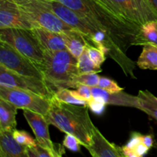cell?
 Masks as SVG:
<instances>
[{
	"instance_id": "6da1fadb",
	"label": "cell",
	"mask_w": 157,
	"mask_h": 157,
	"mask_svg": "<svg viewBox=\"0 0 157 157\" xmlns=\"http://www.w3.org/2000/svg\"><path fill=\"white\" fill-rule=\"evenodd\" d=\"M62 21L85 36L87 44L102 50L116 61L127 77L136 78L135 63L127 55L117 43L104 29L92 22L87 16L81 15L58 2V0H42Z\"/></svg>"
},
{
	"instance_id": "7a4b0ae2",
	"label": "cell",
	"mask_w": 157,
	"mask_h": 157,
	"mask_svg": "<svg viewBox=\"0 0 157 157\" xmlns=\"http://www.w3.org/2000/svg\"><path fill=\"white\" fill-rule=\"evenodd\" d=\"M58 1L79 15L87 16L92 22L106 31L126 52L134 44L140 32L141 27L115 15L98 0Z\"/></svg>"
},
{
	"instance_id": "3957f363",
	"label": "cell",
	"mask_w": 157,
	"mask_h": 157,
	"mask_svg": "<svg viewBox=\"0 0 157 157\" xmlns=\"http://www.w3.org/2000/svg\"><path fill=\"white\" fill-rule=\"evenodd\" d=\"M88 108L86 105L62 102L53 97L45 118L49 124L61 131L75 135L81 141V145L87 149L92 144L94 127L89 116Z\"/></svg>"
},
{
	"instance_id": "277c9868",
	"label": "cell",
	"mask_w": 157,
	"mask_h": 157,
	"mask_svg": "<svg viewBox=\"0 0 157 157\" xmlns=\"http://www.w3.org/2000/svg\"><path fill=\"white\" fill-rule=\"evenodd\" d=\"M44 50V61L38 66L44 75V81L52 92L73 88L75 77L80 75L78 58L68 50Z\"/></svg>"
},
{
	"instance_id": "5b68a950",
	"label": "cell",
	"mask_w": 157,
	"mask_h": 157,
	"mask_svg": "<svg viewBox=\"0 0 157 157\" xmlns=\"http://www.w3.org/2000/svg\"><path fill=\"white\" fill-rule=\"evenodd\" d=\"M110 12L141 27L157 21V10L150 0H98Z\"/></svg>"
},
{
	"instance_id": "8992f818",
	"label": "cell",
	"mask_w": 157,
	"mask_h": 157,
	"mask_svg": "<svg viewBox=\"0 0 157 157\" xmlns=\"http://www.w3.org/2000/svg\"><path fill=\"white\" fill-rule=\"evenodd\" d=\"M15 2L34 28H44L60 33L75 29L54 13L42 0H15Z\"/></svg>"
},
{
	"instance_id": "52a82bcc",
	"label": "cell",
	"mask_w": 157,
	"mask_h": 157,
	"mask_svg": "<svg viewBox=\"0 0 157 157\" xmlns=\"http://www.w3.org/2000/svg\"><path fill=\"white\" fill-rule=\"evenodd\" d=\"M0 41L32 60L37 66L44 61V50L31 29L8 28L0 29Z\"/></svg>"
},
{
	"instance_id": "ba28073f",
	"label": "cell",
	"mask_w": 157,
	"mask_h": 157,
	"mask_svg": "<svg viewBox=\"0 0 157 157\" xmlns=\"http://www.w3.org/2000/svg\"><path fill=\"white\" fill-rule=\"evenodd\" d=\"M0 98L8 101L18 109L37 112L45 117L51 107V100L33 92L15 87L0 86Z\"/></svg>"
},
{
	"instance_id": "9c48e42d",
	"label": "cell",
	"mask_w": 157,
	"mask_h": 157,
	"mask_svg": "<svg viewBox=\"0 0 157 157\" xmlns=\"http://www.w3.org/2000/svg\"><path fill=\"white\" fill-rule=\"evenodd\" d=\"M0 64L18 75L44 81L42 72L32 60L2 41H0Z\"/></svg>"
},
{
	"instance_id": "30bf717a",
	"label": "cell",
	"mask_w": 157,
	"mask_h": 157,
	"mask_svg": "<svg viewBox=\"0 0 157 157\" xmlns=\"http://www.w3.org/2000/svg\"><path fill=\"white\" fill-rule=\"evenodd\" d=\"M0 86L22 89L52 99L54 93L43 80L18 75L0 64Z\"/></svg>"
},
{
	"instance_id": "8fae6325",
	"label": "cell",
	"mask_w": 157,
	"mask_h": 157,
	"mask_svg": "<svg viewBox=\"0 0 157 157\" xmlns=\"http://www.w3.org/2000/svg\"><path fill=\"white\" fill-rule=\"evenodd\" d=\"M23 114L35 136L37 144L48 150L55 157H61L65 153L64 146L55 144L52 141L48 131L49 123L43 115L24 109Z\"/></svg>"
},
{
	"instance_id": "7c38bea8",
	"label": "cell",
	"mask_w": 157,
	"mask_h": 157,
	"mask_svg": "<svg viewBox=\"0 0 157 157\" xmlns=\"http://www.w3.org/2000/svg\"><path fill=\"white\" fill-rule=\"evenodd\" d=\"M8 28L33 29L15 0H0V29Z\"/></svg>"
},
{
	"instance_id": "4fadbf2b",
	"label": "cell",
	"mask_w": 157,
	"mask_h": 157,
	"mask_svg": "<svg viewBox=\"0 0 157 157\" xmlns=\"http://www.w3.org/2000/svg\"><path fill=\"white\" fill-rule=\"evenodd\" d=\"M94 157H123L122 147L109 142L96 127H94L92 144L87 149Z\"/></svg>"
},
{
	"instance_id": "5bb4252c",
	"label": "cell",
	"mask_w": 157,
	"mask_h": 157,
	"mask_svg": "<svg viewBox=\"0 0 157 157\" xmlns=\"http://www.w3.org/2000/svg\"><path fill=\"white\" fill-rule=\"evenodd\" d=\"M92 98H100L106 104L124 106L138 109V98L136 96L128 94L123 90L116 93H110L99 87H91Z\"/></svg>"
},
{
	"instance_id": "9a60e30c",
	"label": "cell",
	"mask_w": 157,
	"mask_h": 157,
	"mask_svg": "<svg viewBox=\"0 0 157 157\" xmlns=\"http://www.w3.org/2000/svg\"><path fill=\"white\" fill-rule=\"evenodd\" d=\"M31 30L44 50H67L64 38L60 32H53L40 27L33 28Z\"/></svg>"
},
{
	"instance_id": "2e32d148",
	"label": "cell",
	"mask_w": 157,
	"mask_h": 157,
	"mask_svg": "<svg viewBox=\"0 0 157 157\" xmlns=\"http://www.w3.org/2000/svg\"><path fill=\"white\" fill-rule=\"evenodd\" d=\"M29 147L17 142L12 131L0 132V156L28 157Z\"/></svg>"
},
{
	"instance_id": "e0dca14e",
	"label": "cell",
	"mask_w": 157,
	"mask_h": 157,
	"mask_svg": "<svg viewBox=\"0 0 157 157\" xmlns=\"http://www.w3.org/2000/svg\"><path fill=\"white\" fill-rule=\"evenodd\" d=\"M18 107L12 103L0 98V132L16 130V119Z\"/></svg>"
},
{
	"instance_id": "ac0fdd59",
	"label": "cell",
	"mask_w": 157,
	"mask_h": 157,
	"mask_svg": "<svg viewBox=\"0 0 157 157\" xmlns=\"http://www.w3.org/2000/svg\"><path fill=\"white\" fill-rule=\"evenodd\" d=\"M65 41L67 49L75 57L78 58L83 53L85 48L88 45L85 36L76 29L61 32Z\"/></svg>"
},
{
	"instance_id": "d6986e66",
	"label": "cell",
	"mask_w": 157,
	"mask_h": 157,
	"mask_svg": "<svg viewBox=\"0 0 157 157\" xmlns=\"http://www.w3.org/2000/svg\"><path fill=\"white\" fill-rule=\"evenodd\" d=\"M136 64L141 69L157 70V45L153 44L143 45V51Z\"/></svg>"
},
{
	"instance_id": "ffe728a7",
	"label": "cell",
	"mask_w": 157,
	"mask_h": 157,
	"mask_svg": "<svg viewBox=\"0 0 157 157\" xmlns=\"http://www.w3.org/2000/svg\"><path fill=\"white\" fill-rule=\"evenodd\" d=\"M138 109L157 121V98L149 90H140L137 96Z\"/></svg>"
},
{
	"instance_id": "44dd1931",
	"label": "cell",
	"mask_w": 157,
	"mask_h": 157,
	"mask_svg": "<svg viewBox=\"0 0 157 157\" xmlns=\"http://www.w3.org/2000/svg\"><path fill=\"white\" fill-rule=\"evenodd\" d=\"M153 44L157 45V21H150L141 26L140 32L133 45Z\"/></svg>"
},
{
	"instance_id": "7402d4cb",
	"label": "cell",
	"mask_w": 157,
	"mask_h": 157,
	"mask_svg": "<svg viewBox=\"0 0 157 157\" xmlns=\"http://www.w3.org/2000/svg\"><path fill=\"white\" fill-rule=\"evenodd\" d=\"M78 68L79 74L99 73L101 72V67H98L94 63L89 56L87 46L85 48L81 56L78 58Z\"/></svg>"
},
{
	"instance_id": "603a6c76",
	"label": "cell",
	"mask_w": 157,
	"mask_h": 157,
	"mask_svg": "<svg viewBox=\"0 0 157 157\" xmlns=\"http://www.w3.org/2000/svg\"><path fill=\"white\" fill-rule=\"evenodd\" d=\"M99 75L98 73L80 74L75 77L73 81V89H76L80 84L89 86V87H98L100 81Z\"/></svg>"
},
{
	"instance_id": "cb8c5ba5",
	"label": "cell",
	"mask_w": 157,
	"mask_h": 157,
	"mask_svg": "<svg viewBox=\"0 0 157 157\" xmlns=\"http://www.w3.org/2000/svg\"><path fill=\"white\" fill-rule=\"evenodd\" d=\"M54 97L56 99L64 103L78 104V105L88 106V102L87 101H84V100H81L77 98L73 94L72 90H69L68 88H64L58 90V91L55 93Z\"/></svg>"
},
{
	"instance_id": "d4e9b609",
	"label": "cell",
	"mask_w": 157,
	"mask_h": 157,
	"mask_svg": "<svg viewBox=\"0 0 157 157\" xmlns=\"http://www.w3.org/2000/svg\"><path fill=\"white\" fill-rule=\"evenodd\" d=\"M13 136L17 142L28 147H35L37 144L35 140H34L27 132L23 130H14Z\"/></svg>"
},
{
	"instance_id": "484cf974",
	"label": "cell",
	"mask_w": 157,
	"mask_h": 157,
	"mask_svg": "<svg viewBox=\"0 0 157 157\" xmlns=\"http://www.w3.org/2000/svg\"><path fill=\"white\" fill-rule=\"evenodd\" d=\"M87 51H88L89 56L90 59L94 61L95 64L98 67H101V64L105 61L106 57L105 54L100 48L94 46L87 45Z\"/></svg>"
},
{
	"instance_id": "4316f807",
	"label": "cell",
	"mask_w": 157,
	"mask_h": 157,
	"mask_svg": "<svg viewBox=\"0 0 157 157\" xmlns=\"http://www.w3.org/2000/svg\"><path fill=\"white\" fill-rule=\"evenodd\" d=\"M63 146L72 152H78L81 150V143L78 137L71 133H66L63 141Z\"/></svg>"
},
{
	"instance_id": "83f0119b",
	"label": "cell",
	"mask_w": 157,
	"mask_h": 157,
	"mask_svg": "<svg viewBox=\"0 0 157 157\" xmlns=\"http://www.w3.org/2000/svg\"><path fill=\"white\" fill-rule=\"evenodd\" d=\"M98 87L110 92V93H116V92H119L124 90L121 87H119L114 81L110 79V78H104V77L100 78Z\"/></svg>"
},
{
	"instance_id": "f1b7e54d",
	"label": "cell",
	"mask_w": 157,
	"mask_h": 157,
	"mask_svg": "<svg viewBox=\"0 0 157 157\" xmlns=\"http://www.w3.org/2000/svg\"><path fill=\"white\" fill-rule=\"evenodd\" d=\"M28 157H55L53 153L44 147L36 144L35 147H29Z\"/></svg>"
},
{
	"instance_id": "f546056e",
	"label": "cell",
	"mask_w": 157,
	"mask_h": 157,
	"mask_svg": "<svg viewBox=\"0 0 157 157\" xmlns=\"http://www.w3.org/2000/svg\"><path fill=\"white\" fill-rule=\"evenodd\" d=\"M76 89V90H72V92L78 98L81 100H84L87 102H89L92 99L91 87L84 85V84H80Z\"/></svg>"
},
{
	"instance_id": "4dcf8cb0",
	"label": "cell",
	"mask_w": 157,
	"mask_h": 157,
	"mask_svg": "<svg viewBox=\"0 0 157 157\" xmlns=\"http://www.w3.org/2000/svg\"><path fill=\"white\" fill-rule=\"evenodd\" d=\"M107 104L104 102V101L100 98H93L88 102L89 108L95 114L101 115L105 110V107Z\"/></svg>"
},
{
	"instance_id": "1f68e13d",
	"label": "cell",
	"mask_w": 157,
	"mask_h": 157,
	"mask_svg": "<svg viewBox=\"0 0 157 157\" xmlns=\"http://www.w3.org/2000/svg\"><path fill=\"white\" fill-rule=\"evenodd\" d=\"M141 136H142V135H141L140 133H133L131 135V137H130V140H129V142L126 144L125 147H127V148L134 150L135 147H136L138 144L142 143V141H141Z\"/></svg>"
},
{
	"instance_id": "d6a6232c",
	"label": "cell",
	"mask_w": 157,
	"mask_h": 157,
	"mask_svg": "<svg viewBox=\"0 0 157 157\" xmlns=\"http://www.w3.org/2000/svg\"><path fill=\"white\" fill-rule=\"evenodd\" d=\"M150 148L147 147V146L144 145L143 143H140V144H138L134 149L135 153H136V157H142L145 156L147 153H148Z\"/></svg>"
},
{
	"instance_id": "836d02e7",
	"label": "cell",
	"mask_w": 157,
	"mask_h": 157,
	"mask_svg": "<svg viewBox=\"0 0 157 157\" xmlns=\"http://www.w3.org/2000/svg\"><path fill=\"white\" fill-rule=\"evenodd\" d=\"M141 141L145 146H147L148 148H152L153 146V137L152 135H142L141 136Z\"/></svg>"
},
{
	"instance_id": "e575fe53",
	"label": "cell",
	"mask_w": 157,
	"mask_h": 157,
	"mask_svg": "<svg viewBox=\"0 0 157 157\" xmlns=\"http://www.w3.org/2000/svg\"><path fill=\"white\" fill-rule=\"evenodd\" d=\"M150 2L153 4V6H154L155 9L157 10V0H150Z\"/></svg>"
}]
</instances>
